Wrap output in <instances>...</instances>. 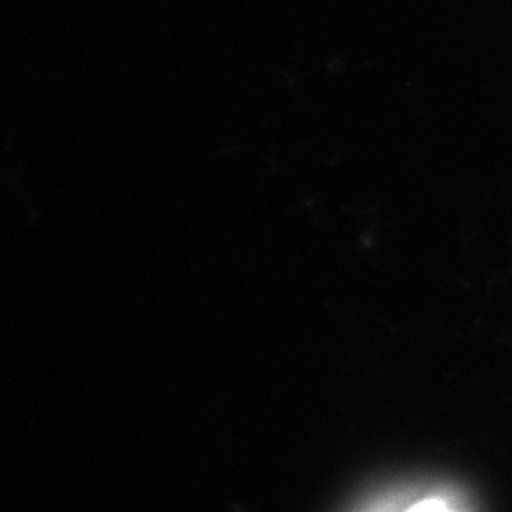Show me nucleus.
Segmentation results:
<instances>
[{
    "label": "nucleus",
    "instance_id": "nucleus-1",
    "mask_svg": "<svg viewBox=\"0 0 512 512\" xmlns=\"http://www.w3.org/2000/svg\"><path fill=\"white\" fill-rule=\"evenodd\" d=\"M349 512H478L475 499L446 480L387 486L361 499Z\"/></svg>",
    "mask_w": 512,
    "mask_h": 512
}]
</instances>
